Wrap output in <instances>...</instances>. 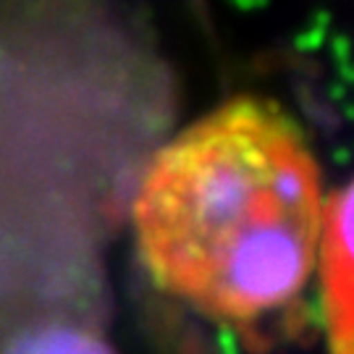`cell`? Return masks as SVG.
I'll return each mask as SVG.
<instances>
[{
	"label": "cell",
	"mask_w": 354,
	"mask_h": 354,
	"mask_svg": "<svg viewBox=\"0 0 354 354\" xmlns=\"http://www.w3.org/2000/svg\"><path fill=\"white\" fill-rule=\"evenodd\" d=\"M323 210L302 129L273 102L236 97L158 150L131 218L142 263L165 294L244 326L302 294Z\"/></svg>",
	"instance_id": "6da1fadb"
},
{
	"label": "cell",
	"mask_w": 354,
	"mask_h": 354,
	"mask_svg": "<svg viewBox=\"0 0 354 354\" xmlns=\"http://www.w3.org/2000/svg\"><path fill=\"white\" fill-rule=\"evenodd\" d=\"M3 354H115L97 330L74 323H48L21 333Z\"/></svg>",
	"instance_id": "3957f363"
},
{
	"label": "cell",
	"mask_w": 354,
	"mask_h": 354,
	"mask_svg": "<svg viewBox=\"0 0 354 354\" xmlns=\"http://www.w3.org/2000/svg\"><path fill=\"white\" fill-rule=\"evenodd\" d=\"M315 270L328 354H354V181L336 192L323 210Z\"/></svg>",
	"instance_id": "7a4b0ae2"
}]
</instances>
